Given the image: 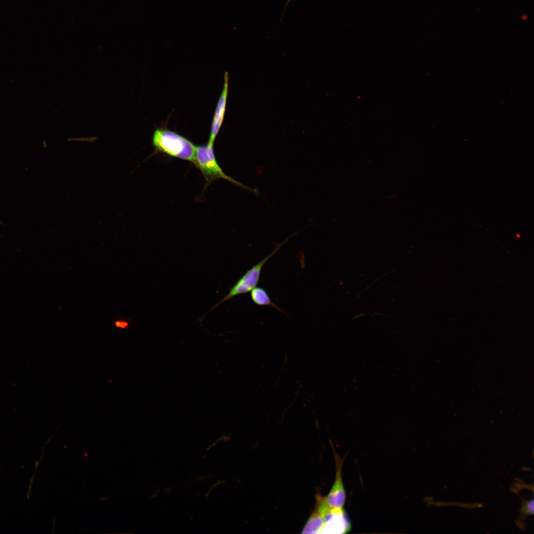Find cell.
Here are the masks:
<instances>
[{
  "label": "cell",
  "mask_w": 534,
  "mask_h": 534,
  "mask_svg": "<svg viewBox=\"0 0 534 534\" xmlns=\"http://www.w3.org/2000/svg\"><path fill=\"white\" fill-rule=\"evenodd\" d=\"M152 155L162 153L192 163L195 161L196 147L187 138L164 128L155 130L152 136Z\"/></svg>",
  "instance_id": "obj_1"
},
{
  "label": "cell",
  "mask_w": 534,
  "mask_h": 534,
  "mask_svg": "<svg viewBox=\"0 0 534 534\" xmlns=\"http://www.w3.org/2000/svg\"><path fill=\"white\" fill-rule=\"evenodd\" d=\"M213 145L208 142L206 144L196 147L194 164L201 172L205 179V187L217 179L223 178L242 188L254 191L253 189L243 185L223 172L217 161Z\"/></svg>",
  "instance_id": "obj_2"
},
{
  "label": "cell",
  "mask_w": 534,
  "mask_h": 534,
  "mask_svg": "<svg viewBox=\"0 0 534 534\" xmlns=\"http://www.w3.org/2000/svg\"><path fill=\"white\" fill-rule=\"evenodd\" d=\"M285 242L277 245L275 248L267 257L249 269L230 288L228 293L225 295L217 304L214 306L208 312H210L223 302L227 301L234 296L245 294L251 291L258 284L262 268L267 261L280 249Z\"/></svg>",
  "instance_id": "obj_3"
},
{
  "label": "cell",
  "mask_w": 534,
  "mask_h": 534,
  "mask_svg": "<svg viewBox=\"0 0 534 534\" xmlns=\"http://www.w3.org/2000/svg\"><path fill=\"white\" fill-rule=\"evenodd\" d=\"M323 516V525L320 534H345L351 530V524L343 508H330L324 501L315 504Z\"/></svg>",
  "instance_id": "obj_4"
},
{
  "label": "cell",
  "mask_w": 534,
  "mask_h": 534,
  "mask_svg": "<svg viewBox=\"0 0 534 534\" xmlns=\"http://www.w3.org/2000/svg\"><path fill=\"white\" fill-rule=\"evenodd\" d=\"M335 460L336 475L334 483L328 495L325 496L326 502L330 508H343L346 501V492L343 482L342 469L344 458H342L330 443Z\"/></svg>",
  "instance_id": "obj_5"
},
{
  "label": "cell",
  "mask_w": 534,
  "mask_h": 534,
  "mask_svg": "<svg viewBox=\"0 0 534 534\" xmlns=\"http://www.w3.org/2000/svg\"><path fill=\"white\" fill-rule=\"evenodd\" d=\"M224 85L222 92L219 98L215 112L213 117L211 128L209 142L213 144L222 125L228 92V73L225 72L224 76Z\"/></svg>",
  "instance_id": "obj_6"
},
{
  "label": "cell",
  "mask_w": 534,
  "mask_h": 534,
  "mask_svg": "<svg viewBox=\"0 0 534 534\" xmlns=\"http://www.w3.org/2000/svg\"><path fill=\"white\" fill-rule=\"evenodd\" d=\"M250 292L251 298L255 304L261 306L271 307L283 312L281 309L272 302L268 293L264 288L256 286Z\"/></svg>",
  "instance_id": "obj_7"
},
{
  "label": "cell",
  "mask_w": 534,
  "mask_h": 534,
  "mask_svg": "<svg viewBox=\"0 0 534 534\" xmlns=\"http://www.w3.org/2000/svg\"><path fill=\"white\" fill-rule=\"evenodd\" d=\"M323 525V516L315 507L306 522L302 534H320Z\"/></svg>",
  "instance_id": "obj_8"
},
{
  "label": "cell",
  "mask_w": 534,
  "mask_h": 534,
  "mask_svg": "<svg viewBox=\"0 0 534 534\" xmlns=\"http://www.w3.org/2000/svg\"><path fill=\"white\" fill-rule=\"evenodd\" d=\"M534 513V499L530 501L523 500V505L521 507L520 519H524L526 517Z\"/></svg>",
  "instance_id": "obj_9"
},
{
  "label": "cell",
  "mask_w": 534,
  "mask_h": 534,
  "mask_svg": "<svg viewBox=\"0 0 534 534\" xmlns=\"http://www.w3.org/2000/svg\"><path fill=\"white\" fill-rule=\"evenodd\" d=\"M116 325L118 327L125 328L128 326V323L125 322L117 321L116 322Z\"/></svg>",
  "instance_id": "obj_10"
},
{
  "label": "cell",
  "mask_w": 534,
  "mask_h": 534,
  "mask_svg": "<svg viewBox=\"0 0 534 534\" xmlns=\"http://www.w3.org/2000/svg\"><path fill=\"white\" fill-rule=\"evenodd\" d=\"M291 0H287V3H286V5H285V8H286V7H287V5H288V4L289 3V2H290V1H291Z\"/></svg>",
  "instance_id": "obj_11"
}]
</instances>
